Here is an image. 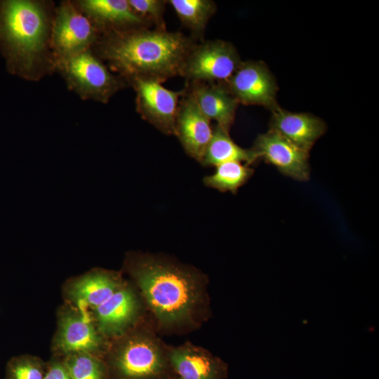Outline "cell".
Here are the masks:
<instances>
[{
	"label": "cell",
	"mask_w": 379,
	"mask_h": 379,
	"mask_svg": "<svg viewBox=\"0 0 379 379\" xmlns=\"http://www.w3.org/2000/svg\"><path fill=\"white\" fill-rule=\"evenodd\" d=\"M195 44L194 37L180 32L142 27L103 33L93 48L126 81L142 78L162 83L182 75Z\"/></svg>",
	"instance_id": "cell-1"
},
{
	"label": "cell",
	"mask_w": 379,
	"mask_h": 379,
	"mask_svg": "<svg viewBox=\"0 0 379 379\" xmlns=\"http://www.w3.org/2000/svg\"><path fill=\"white\" fill-rule=\"evenodd\" d=\"M36 0L0 1V51L8 71L37 81L56 68L51 48L55 9Z\"/></svg>",
	"instance_id": "cell-2"
},
{
	"label": "cell",
	"mask_w": 379,
	"mask_h": 379,
	"mask_svg": "<svg viewBox=\"0 0 379 379\" xmlns=\"http://www.w3.org/2000/svg\"><path fill=\"white\" fill-rule=\"evenodd\" d=\"M128 268L162 322H180L190 316L199 297L196 274L151 256L133 257Z\"/></svg>",
	"instance_id": "cell-3"
},
{
	"label": "cell",
	"mask_w": 379,
	"mask_h": 379,
	"mask_svg": "<svg viewBox=\"0 0 379 379\" xmlns=\"http://www.w3.org/2000/svg\"><path fill=\"white\" fill-rule=\"evenodd\" d=\"M55 69L68 88L84 100L107 103L126 86V81L112 74L91 49L57 61Z\"/></svg>",
	"instance_id": "cell-4"
},
{
	"label": "cell",
	"mask_w": 379,
	"mask_h": 379,
	"mask_svg": "<svg viewBox=\"0 0 379 379\" xmlns=\"http://www.w3.org/2000/svg\"><path fill=\"white\" fill-rule=\"evenodd\" d=\"M100 35L75 2L62 1L55 8L51 48L55 62L91 49Z\"/></svg>",
	"instance_id": "cell-5"
},
{
	"label": "cell",
	"mask_w": 379,
	"mask_h": 379,
	"mask_svg": "<svg viewBox=\"0 0 379 379\" xmlns=\"http://www.w3.org/2000/svg\"><path fill=\"white\" fill-rule=\"evenodd\" d=\"M241 62L237 49L228 41L196 43L185 60L181 76L187 83H225Z\"/></svg>",
	"instance_id": "cell-6"
},
{
	"label": "cell",
	"mask_w": 379,
	"mask_h": 379,
	"mask_svg": "<svg viewBox=\"0 0 379 379\" xmlns=\"http://www.w3.org/2000/svg\"><path fill=\"white\" fill-rule=\"evenodd\" d=\"M129 83L136 93V110L141 117L167 135H175L180 98L184 89L175 91L152 79L135 78Z\"/></svg>",
	"instance_id": "cell-7"
},
{
	"label": "cell",
	"mask_w": 379,
	"mask_h": 379,
	"mask_svg": "<svg viewBox=\"0 0 379 379\" xmlns=\"http://www.w3.org/2000/svg\"><path fill=\"white\" fill-rule=\"evenodd\" d=\"M225 84L239 104L261 105L271 111L278 107L277 82L262 61H241Z\"/></svg>",
	"instance_id": "cell-8"
},
{
	"label": "cell",
	"mask_w": 379,
	"mask_h": 379,
	"mask_svg": "<svg viewBox=\"0 0 379 379\" xmlns=\"http://www.w3.org/2000/svg\"><path fill=\"white\" fill-rule=\"evenodd\" d=\"M267 164L286 176L298 181L310 179L309 152L277 132L269 129L258 135L252 148Z\"/></svg>",
	"instance_id": "cell-9"
},
{
	"label": "cell",
	"mask_w": 379,
	"mask_h": 379,
	"mask_svg": "<svg viewBox=\"0 0 379 379\" xmlns=\"http://www.w3.org/2000/svg\"><path fill=\"white\" fill-rule=\"evenodd\" d=\"M175 135L185 152L201 164L213 135V127L186 88L179 102Z\"/></svg>",
	"instance_id": "cell-10"
},
{
	"label": "cell",
	"mask_w": 379,
	"mask_h": 379,
	"mask_svg": "<svg viewBox=\"0 0 379 379\" xmlns=\"http://www.w3.org/2000/svg\"><path fill=\"white\" fill-rule=\"evenodd\" d=\"M201 112L230 132L239 105L225 83H187L185 86Z\"/></svg>",
	"instance_id": "cell-11"
},
{
	"label": "cell",
	"mask_w": 379,
	"mask_h": 379,
	"mask_svg": "<svg viewBox=\"0 0 379 379\" xmlns=\"http://www.w3.org/2000/svg\"><path fill=\"white\" fill-rule=\"evenodd\" d=\"M75 3L101 34L147 25L132 10L128 0H80Z\"/></svg>",
	"instance_id": "cell-12"
},
{
	"label": "cell",
	"mask_w": 379,
	"mask_h": 379,
	"mask_svg": "<svg viewBox=\"0 0 379 379\" xmlns=\"http://www.w3.org/2000/svg\"><path fill=\"white\" fill-rule=\"evenodd\" d=\"M272 113L270 129L307 152L326 130L323 120L309 113L291 112L279 106Z\"/></svg>",
	"instance_id": "cell-13"
},
{
	"label": "cell",
	"mask_w": 379,
	"mask_h": 379,
	"mask_svg": "<svg viewBox=\"0 0 379 379\" xmlns=\"http://www.w3.org/2000/svg\"><path fill=\"white\" fill-rule=\"evenodd\" d=\"M116 366L124 376L130 379L149 378L159 374L163 359L156 345L145 338H135L119 351Z\"/></svg>",
	"instance_id": "cell-14"
},
{
	"label": "cell",
	"mask_w": 379,
	"mask_h": 379,
	"mask_svg": "<svg viewBox=\"0 0 379 379\" xmlns=\"http://www.w3.org/2000/svg\"><path fill=\"white\" fill-rule=\"evenodd\" d=\"M101 340L93 326L82 316L64 315L55 338L56 347L67 355L90 353L98 350Z\"/></svg>",
	"instance_id": "cell-15"
},
{
	"label": "cell",
	"mask_w": 379,
	"mask_h": 379,
	"mask_svg": "<svg viewBox=\"0 0 379 379\" xmlns=\"http://www.w3.org/2000/svg\"><path fill=\"white\" fill-rule=\"evenodd\" d=\"M95 310L99 331L114 335L131 323L136 314L137 302L131 291L121 286Z\"/></svg>",
	"instance_id": "cell-16"
},
{
	"label": "cell",
	"mask_w": 379,
	"mask_h": 379,
	"mask_svg": "<svg viewBox=\"0 0 379 379\" xmlns=\"http://www.w3.org/2000/svg\"><path fill=\"white\" fill-rule=\"evenodd\" d=\"M121 286L117 275L96 270L74 279L69 286V290L73 299L95 308Z\"/></svg>",
	"instance_id": "cell-17"
},
{
	"label": "cell",
	"mask_w": 379,
	"mask_h": 379,
	"mask_svg": "<svg viewBox=\"0 0 379 379\" xmlns=\"http://www.w3.org/2000/svg\"><path fill=\"white\" fill-rule=\"evenodd\" d=\"M170 360L181 379H221L225 372L217 359L188 347L173 350Z\"/></svg>",
	"instance_id": "cell-18"
},
{
	"label": "cell",
	"mask_w": 379,
	"mask_h": 379,
	"mask_svg": "<svg viewBox=\"0 0 379 379\" xmlns=\"http://www.w3.org/2000/svg\"><path fill=\"white\" fill-rule=\"evenodd\" d=\"M259 160L258 154L252 148L240 147L232 140L229 132L216 124L213 127V135L201 164L216 166L225 162L239 161L250 166Z\"/></svg>",
	"instance_id": "cell-19"
},
{
	"label": "cell",
	"mask_w": 379,
	"mask_h": 379,
	"mask_svg": "<svg viewBox=\"0 0 379 379\" xmlns=\"http://www.w3.org/2000/svg\"><path fill=\"white\" fill-rule=\"evenodd\" d=\"M184 26L190 29L194 39L201 38L207 23L216 11L215 4L211 0H170Z\"/></svg>",
	"instance_id": "cell-20"
},
{
	"label": "cell",
	"mask_w": 379,
	"mask_h": 379,
	"mask_svg": "<svg viewBox=\"0 0 379 379\" xmlns=\"http://www.w3.org/2000/svg\"><path fill=\"white\" fill-rule=\"evenodd\" d=\"M215 167L213 174L204 177V183L223 192L236 194L254 173L253 168L239 161L225 162Z\"/></svg>",
	"instance_id": "cell-21"
},
{
	"label": "cell",
	"mask_w": 379,
	"mask_h": 379,
	"mask_svg": "<svg viewBox=\"0 0 379 379\" xmlns=\"http://www.w3.org/2000/svg\"><path fill=\"white\" fill-rule=\"evenodd\" d=\"M65 364L70 379H105L104 366L93 354L68 355Z\"/></svg>",
	"instance_id": "cell-22"
},
{
	"label": "cell",
	"mask_w": 379,
	"mask_h": 379,
	"mask_svg": "<svg viewBox=\"0 0 379 379\" xmlns=\"http://www.w3.org/2000/svg\"><path fill=\"white\" fill-rule=\"evenodd\" d=\"M46 372L40 359L27 355L18 356L8 362L4 379H44Z\"/></svg>",
	"instance_id": "cell-23"
},
{
	"label": "cell",
	"mask_w": 379,
	"mask_h": 379,
	"mask_svg": "<svg viewBox=\"0 0 379 379\" xmlns=\"http://www.w3.org/2000/svg\"><path fill=\"white\" fill-rule=\"evenodd\" d=\"M132 10L147 25L152 23L157 29H166L164 12L166 1L128 0Z\"/></svg>",
	"instance_id": "cell-24"
},
{
	"label": "cell",
	"mask_w": 379,
	"mask_h": 379,
	"mask_svg": "<svg viewBox=\"0 0 379 379\" xmlns=\"http://www.w3.org/2000/svg\"><path fill=\"white\" fill-rule=\"evenodd\" d=\"M44 379H70L65 362H54L47 368Z\"/></svg>",
	"instance_id": "cell-25"
}]
</instances>
